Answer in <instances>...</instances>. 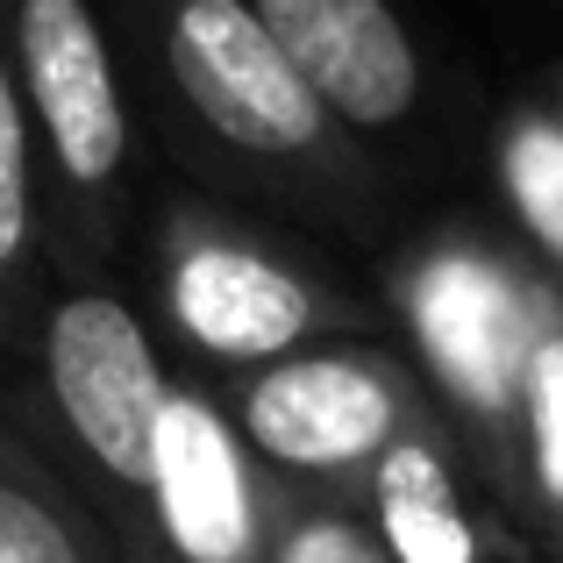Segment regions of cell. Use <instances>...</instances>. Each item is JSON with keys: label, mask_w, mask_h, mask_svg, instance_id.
Returning <instances> with one entry per match:
<instances>
[{"label": "cell", "mask_w": 563, "mask_h": 563, "mask_svg": "<svg viewBox=\"0 0 563 563\" xmlns=\"http://www.w3.org/2000/svg\"><path fill=\"white\" fill-rule=\"evenodd\" d=\"M172 372L122 278H51L29 350L0 372V413L93 507L122 563H136L151 514Z\"/></svg>", "instance_id": "4"}, {"label": "cell", "mask_w": 563, "mask_h": 563, "mask_svg": "<svg viewBox=\"0 0 563 563\" xmlns=\"http://www.w3.org/2000/svg\"><path fill=\"white\" fill-rule=\"evenodd\" d=\"M393 350L407 357L413 385L428 393L435 421L456 435L464 464L514 521L521 507V413H528V364L550 278L536 272L514 229L485 207H450L413 221L378 250L372 278Z\"/></svg>", "instance_id": "2"}, {"label": "cell", "mask_w": 563, "mask_h": 563, "mask_svg": "<svg viewBox=\"0 0 563 563\" xmlns=\"http://www.w3.org/2000/svg\"><path fill=\"white\" fill-rule=\"evenodd\" d=\"M143 136L172 179L286 229L378 243L407 186L307 93L250 0H100Z\"/></svg>", "instance_id": "1"}, {"label": "cell", "mask_w": 563, "mask_h": 563, "mask_svg": "<svg viewBox=\"0 0 563 563\" xmlns=\"http://www.w3.org/2000/svg\"><path fill=\"white\" fill-rule=\"evenodd\" d=\"M264 563H393L385 542L372 536L350 499H321V493H272V536H264Z\"/></svg>", "instance_id": "14"}, {"label": "cell", "mask_w": 563, "mask_h": 563, "mask_svg": "<svg viewBox=\"0 0 563 563\" xmlns=\"http://www.w3.org/2000/svg\"><path fill=\"white\" fill-rule=\"evenodd\" d=\"M485 151H493L499 221L536 257V272L563 292V108L542 86L499 100Z\"/></svg>", "instance_id": "11"}, {"label": "cell", "mask_w": 563, "mask_h": 563, "mask_svg": "<svg viewBox=\"0 0 563 563\" xmlns=\"http://www.w3.org/2000/svg\"><path fill=\"white\" fill-rule=\"evenodd\" d=\"M250 8L307 79V93L335 114V129H350L399 179H421V165H435L456 143L435 51L393 0H250Z\"/></svg>", "instance_id": "7"}, {"label": "cell", "mask_w": 563, "mask_h": 563, "mask_svg": "<svg viewBox=\"0 0 563 563\" xmlns=\"http://www.w3.org/2000/svg\"><path fill=\"white\" fill-rule=\"evenodd\" d=\"M542 93H550V100H556V108H563V65L550 71V79H542Z\"/></svg>", "instance_id": "15"}, {"label": "cell", "mask_w": 563, "mask_h": 563, "mask_svg": "<svg viewBox=\"0 0 563 563\" xmlns=\"http://www.w3.org/2000/svg\"><path fill=\"white\" fill-rule=\"evenodd\" d=\"M221 399L243 442L257 450V464L278 485L321 499H357L378 456L435 413L393 343L307 350V357L229 378Z\"/></svg>", "instance_id": "6"}, {"label": "cell", "mask_w": 563, "mask_h": 563, "mask_svg": "<svg viewBox=\"0 0 563 563\" xmlns=\"http://www.w3.org/2000/svg\"><path fill=\"white\" fill-rule=\"evenodd\" d=\"M514 528L542 563H563V292L550 286L528 364V413H521V507Z\"/></svg>", "instance_id": "13"}, {"label": "cell", "mask_w": 563, "mask_h": 563, "mask_svg": "<svg viewBox=\"0 0 563 563\" xmlns=\"http://www.w3.org/2000/svg\"><path fill=\"white\" fill-rule=\"evenodd\" d=\"M43 300H51V235H43L36 143H29V114L8 65V29H0V372L29 350Z\"/></svg>", "instance_id": "10"}, {"label": "cell", "mask_w": 563, "mask_h": 563, "mask_svg": "<svg viewBox=\"0 0 563 563\" xmlns=\"http://www.w3.org/2000/svg\"><path fill=\"white\" fill-rule=\"evenodd\" d=\"M143 321L179 372L214 385L329 343H393L372 286L307 250L300 229L165 179L143 207Z\"/></svg>", "instance_id": "3"}, {"label": "cell", "mask_w": 563, "mask_h": 563, "mask_svg": "<svg viewBox=\"0 0 563 563\" xmlns=\"http://www.w3.org/2000/svg\"><path fill=\"white\" fill-rule=\"evenodd\" d=\"M14 93L36 143L51 278H122L143 235V136L114 22L100 0H0Z\"/></svg>", "instance_id": "5"}, {"label": "cell", "mask_w": 563, "mask_h": 563, "mask_svg": "<svg viewBox=\"0 0 563 563\" xmlns=\"http://www.w3.org/2000/svg\"><path fill=\"white\" fill-rule=\"evenodd\" d=\"M0 563H122L114 536L0 413Z\"/></svg>", "instance_id": "12"}, {"label": "cell", "mask_w": 563, "mask_h": 563, "mask_svg": "<svg viewBox=\"0 0 563 563\" xmlns=\"http://www.w3.org/2000/svg\"><path fill=\"white\" fill-rule=\"evenodd\" d=\"M350 507L372 521L393 563H542L521 528L493 507V493L435 413L378 456Z\"/></svg>", "instance_id": "9"}, {"label": "cell", "mask_w": 563, "mask_h": 563, "mask_svg": "<svg viewBox=\"0 0 563 563\" xmlns=\"http://www.w3.org/2000/svg\"><path fill=\"white\" fill-rule=\"evenodd\" d=\"M272 493L278 478L229 421L221 385L200 372H172L136 563H264Z\"/></svg>", "instance_id": "8"}]
</instances>
